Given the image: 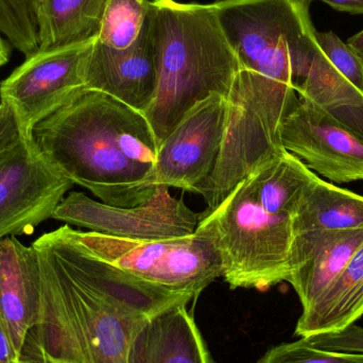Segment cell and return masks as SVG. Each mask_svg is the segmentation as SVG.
I'll use <instances>...</instances> for the list:
<instances>
[{"instance_id":"cell-19","label":"cell","mask_w":363,"mask_h":363,"mask_svg":"<svg viewBox=\"0 0 363 363\" xmlns=\"http://www.w3.org/2000/svg\"><path fill=\"white\" fill-rule=\"evenodd\" d=\"M108 0H40V50L96 38Z\"/></svg>"},{"instance_id":"cell-18","label":"cell","mask_w":363,"mask_h":363,"mask_svg":"<svg viewBox=\"0 0 363 363\" xmlns=\"http://www.w3.org/2000/svg\"><path fill=\"white\" fill-rule=\"evenodd\" d=\"M317 178L300 159L286 150L245 179L254 198L268 213L294 218L303 194Z\"/></svg>"},{"instance_id":"cell-3","label":"cell","mask_w":363,"mask_h":363,"mask_svg":"<svg viewBox=\"0 0 363 363\" xmlns=\"http://www.w3.org/2000/svg\"><path fill=\"white\" fill-rule=\"evenodd\" d=\"M31 140L57 172L102 203L132 207L148 200L160 143L144 113L84 89L38 123Z\"/></svg>"},{"instance_id":"cell-16","label":"cell","mask_w":363,"mask_h":363,"mask_svg":"<svg viewBox=\"0 0 363 363\" xmlns=\"http://www.w3.org/2000/svg\"><path fill=\"white\" fill-rule=\"evenodd\" d=\"M363 315V242L336 281L311 309L303 311L294 335L340 332Z\"/></svg>"},{"instance_id":"cell-14","label":"cell","mask_w":363,"mask_h":363,"mask_svg":"<svg viewBox=\"0 0 363 363\" xmlns=\"http://www.w3.org/2000/svg\"><path fill=\"white\" fill-rule=\"evenodd\" d=\"M38 296L40 260L35 249L14 236L0 241V317L18 362Z\"/></svg>"},{"instance_id":"cell-11","label":"cell","mask_w":363,"mask_h":363,"mask_svg":"<svg viewBox=\"0 0 363 363\" xmlns=\"http://www.w3.org/2000/svg\"><path fill=\"white\" fill-rule=\"evenodd\" d=\"M279 135L311 172L338 184L363 181V138L311 102L298 97Z\"/></svg>"},{"instance_id":"cell-23","label":"cell","mask_w":363,"mask_h":363,"mask_svg":"<svg viewBox=\"0 0 363 363\" xmlns=\"http://www.w3.org/2000/svg\"><path fill=\"white\" fill-rule=\"evenodd\" d=\"M303 338L318 349L336 353L363 355V328L355 325V323L340 332L311 335Z\"/></svg>"},{"instance_id":"cell-4","label":"cell","mask_w":363,"mask_h":363,"mask_svg":"<svg viewBox=\"0 0 363 363\" xmlns=\"http://www.w3.org/2000/svg\"><path fill=\"white\" fill-rule=\"evenodd\" d=\"M151 15L159 79L144 115L161 144L196 102L211 93L228 98L239 62L222 29L215 4L153 0Z\"/></svg>"},{"instance_id":"cell-12","label":"cell","mask_w":363,"mask_h":363,"mask_svg":"<svg viewBox=\"0 0 363 363\" xmlns=\"http://www.w3.org/2000/svg\"><path fill=\"white\" fill-rule=\"evenodd\" d=\"M159 79V53L152 15L135 44L123 50L110 48L94 40L87 61V89L108 94L144 113L150 106Z\"/></svg>"},{"instance_id":"cell-7","label":"cell","mask_w":363,"mask_h":363,"mask_svg":"<svg viewBox=\"0 0 363 363\" xmlns=\"http://www.w3.org/2000/svg\"><path fill=\"white\" fill-rule=\"evenodd\" d=\"M52 218L89 232L131 240L190 236L200 222V213L172 196L169 187L164 185L148 200L132 207L111 206L83 192L72 191L57 205Z\"/></svg>"},{"instance_id":"cell-13","label":"cell","mask_w":363,"mask_h":363,"mask_svg":"<svg viewBox=\"0 0 363 363\" xmlns=\"http://www.w3.org/2000/svg\"><path fill=\"white\" fill-rule=\"evenodd\" d=\"M362 242L363 228L294 234L286 281L298 294L303 311L332 286Z\"/></svg>"},{"instance_id":"cell-27","label":"cell","mask_w":363,"mask_h":363,"mask_svg":"<svg viewBox=\"0 0 363 363\" xmlns=\"http://www.w3.org/2000/svg\"><path fill=\"white\" fill-rule=\"evenodd\" d=\"M347 44L357 53L363 62V30L350 38Z\"/></svg>"},{"instance_id":"cell-1","label":"cell","mask_w":363,"mask_h":363,"mask_svg":"<svg viewBox=\"0 0 363 363\" xmlns=\"http://www.w3.org/2000/svg\"><path fill=\"white\" fill-rule=\"evenodd\" d=\"M32 247L40 260V296L19 363H127L132 339L149 318L196 300L96 257L67 224Z\"/></svg>"},{"instance_id":"cell-24","label":"cell","mask_w":363,"mask_h":363,"mask_svg":"<svg viewBox=\"0 0 363 363\" xmlns=\"http://www.w3.org/2000/svg\"><path fill=\"white\" fill-rule=\"evenodd\" d=\"M30 138L14 108L6 102L0 101V163Z\"/></svg>"},{"instance_id":"cell-9","label":"cell","mask_w":363,"mask_h":363,"mask_svg":"<svg viewBox=\"0 0 363 363\" xmlns=\"http://www.w3.org/2000/svg\"><path fill=\"white\" fill-rule=\"evenodd\" d=\"M228 100L209 94L191 106L162 140L149 185L196 192L215 170L225 134Z\"/></svg>"},{"instance_id":"cell-2","label":"cell","mask_w":363,"mask_h":363,"mask_svg":"<svg viewBox=\"0 0 363 363\" xmlns=\"http://www.w3.org/2000/svg\"><path fill=\"white\" fill-rule=\"evenodd\" d=\"M222 29L238 57L221 159L252 170L283 152L281 123L318 51L307 0H222Z\"/></svg>"},{"instance_id":"cell-6","label":"cell","mask_w":363,"mask_h":363,"mask_svg":"<svg viewBox=\"0 0 363 363\" xmlns=\"http://www.w3.org/2000/svg\"><path fill=\"white\" fill-rule=\"evenodd\" d=\"M72 234L96 257L130 277L194 298L222 277V260L204 230L181 238L131 240L72 228Z\"/></svg>"},{"instance_id":"cell-17","label":"cell","mask_w":363,"mask_h":363,"mask_svg":"<svg viewBox=\"0 0 363 363\" xmlns=\"http://www.w3.org/2000/svg\"><path fill=\"white\" fill-rule=\"evenodd\" d=\"M292 223L294 234L363 228V196L318 177L303 194Z\"/></svg>"},{"instance_id":"cell-20","label":"cell","mask_w":363,"mask_h":363,"mask_svg":"<svg viewBox=\"0 0 363 363\" xmlns=\"http://www.w3.org/2000/svg\"><path fill=\"white\" fill-rule=\"evenodd\" d=\"M148 0H108L96 40L123 50L140 38L150 13Z\"/></svg>"},{"instance_id":"cell-5","label":"cell","mask_w":363,"mask_h":363,"mask_svg":"<svg viewBox=\"0 0 363 363\" xmlns=\"http://www.w3.org/2000/svg\"><path fill=\"white\" fill-rule=\"evenodd\" d=\"M196 230L213 239L221 256L222 277L230 289L267 290L287 281L292 218L268 213L254 198L247 179L213 213L201 218Z\"/></svg>"},{"instance_id":"cell-28","label":"cell","mask_w":363,"mask_h":363,"mask_svg":"<svg viewBox=\"0 0 363 363\" xmlns=\"http://www.w3.org/2000/svg\"><path fill=\"white\" fill-rule=\"evenodd\" d=\"M11 46L4 36L0 34V67L8 63L10 60Z\"/></svg>"},{"instance_id":"cell-25","label":"cell","mask_w":363,"mask_h":363,"mask_svg":"<svg viewBox=\"0 0 363 363\" xmlns=\"http://www.w3.org/2000/svg\"><path fill=\"white\" fill-rule=\"evenodd\" d=\"M0 363H19L10 337L0 317Z\"/></svg>"},{"instance_id":"cell-8","label":"cell","mask_w":363,"mask_h":363,"mask_svg":"<svg viewBox=\"0 0 363 363\" xmlns=\"http://www.w3.org/2000/svg\"><path fill=\"white\" fill-rule=\"evenodd\" d=\"M94 40L36 51L0 83V101L14 108L28 135L86 89L85 72Z\"/></svg>"},{"instance_id":"cell-10","label":"cell","mask_w":363,"mask_h":363,"mask_svg":"<svg viewBox=\"0 0 363 363\" xmlns=\"http://www.w3.org/2000/svg\"><path fill=\"white\" fill-rule=\"evenodd\" d=\"M74 184L26 140L0 163V241L29 234L53 217Z\"/></svg>"},{"instance_id":"cell-22","label":"cell","mask_w":363,"mask_h":363,"mask_svg":"<svg viewBox=\"0 0 363 363\" xmlns=\"http://www.w3.org/2000/svg\"><path fill=\"white\" fill-rule=\"evenodd\" d=\"M257 363H363V355L318 349L301 337L294 342L271 347Z\"/></svg>"},{"instance_id":"cell-15","label":"cell","mask_w":363,"mask_h":363,"mask_svg":"<svg viewBox=\"0 0 363 363\" xmlns=\"http://www.w3.org/2000/svg\"><path fill=\"white\" fill-rule=\"evenodd\" d=\"M187 305L149 318L132 339L127 363H213Z\"/></svg>"},{"instance_id":"cell-26","label":"cell","mask_w":363,"mask_h":363,"mask_svg":"<svg viewBox=\"0 0 363 363\" xmlns=\"http://www.w3.org/2000/svg\"><path fill=\"white\" fill-rule=\"evenodd\" d=\"M307 1L309 4L313 1H321L340 12L363 14V0H307Z\"/></svg>"},{"instance_id":"cell-21","label":"cell","mask_w":363,"mask_h":363,"mask_svg":"<svg viewBox=\"0 0 363 363\" xmlns=\"http://www.w3.org/2000/svg\"><path fill=\"white\" fill-rule=\"evenodd\" d=\"M40 0H0V34L25 55L40 50Z\"/></svg>"}]
</instances>
